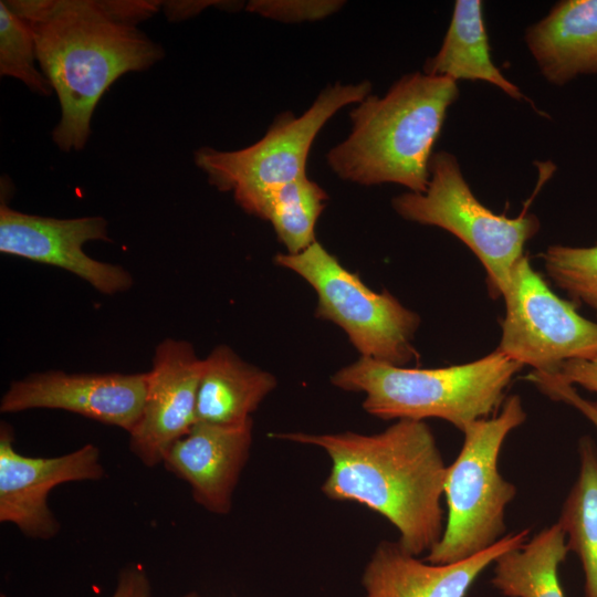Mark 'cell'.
I'll return each mask as SVG.
<instances>
[{"mask_svg": "<svg viewBox=\"0 0 597 597\" xmlns=\"http://www.w3.org/2000/svg\"><path fill=\"white\" fill-rule=\"evenodd\" d=\"M36 63V45L29 24L1 0L0 75L22 82L32 93L50 96L53 87Z\"/></svg>", "mask_w": 597, "mask_h": 597, "instance_id": "obj_22", "label": "cell"}, {"mask_svg": "<svg viewBox=\"0 0 597 597\" xmlns=\"http://www.w3.org/2000/svg\"><path fill=\"white\" fill-rule=\"evenodd\" d=\"M541 256L552 282L597 315V243L590 247L554 244Z\"/></svg>", "mask_w": 597, "mask_h": 597, "instance_id": "obj_23", "label": "cell"}, {"mask_svg": "<svg viewBox=\"0 0 597 597\" xmlns=\"http://www.w3.org/2000/svg\"><path fill=\"white\" fill-rule=\"evenodd\" d=\"M579 473L558 520L568 551L580 559L585 597H597V448L584 437L579 441Z\"/></svg>", "mask_w": 597, "mask_h": 597, "instance_id": "obj_20", "label": "cell"}, {"mask_svg": "<svg viewBox=\"0 0 597 597\" xmlns=\"http://www.w3.org/2000/svg\"><path fill=\"white\" fill-rule=\"evenodd\" d=\"M181 597H200V596L197 593L191 591V593H187V594L182 595Z\"/></svg>", "mask_w": 597, "mask_h": 597, "instance_id": "obj_29", "label": "cell"}, {"mask_svg": "<svg viewBox=\"0 0 597 597\" xmlns=\"http://www.w3.org/2000/svg\"><path fill=\"white\" fill-rule=\"evenodd\" d=\"M145 387L146 373L69 374L48 370L12 381L1 398L0 411L61 409L129 433L140 417Z\"/></svg>", "mask_w": 597, "mask_h": 597, "instance_id": "obj_13", "label": "cell"}, {"mask_svg": "<svg viewBox=\"0 0 597 597\" xmlns=\"http://www.w3.org/2000/svg\"><path fill=\"white\" fill-rule=\"evenodd\" d=\"M103 476L100 450L94 444L59 457H27L14 448L13 429L1 422L0 522L15 525L25 536L50 540L59 533L60 524L48 504L53 488Z\"/></svg>", "mask_w": 597, "mask_h": 597, "instance_id": "obj_11", "label": "cell"}, {"mask_svg": "<svg viewBox=\"0 0 597 597\" xmlns=\"http://www.w3.org/2000/svg\"><path fill=\"white\" fill-rule=\"evenodd\" d=\"M274 263L300 275L317 295L315 315L347 335L360 357L405 367L419 357L413 346L420 316L387 290L375 292L318 241Z\"/></svg>", "mask_w": 597, "mask_h": 597, "instance_id": "obj_8", "label": "cell"}, {"mask_svg": "<svg viewBox=\"0 0 597 597\" xmlns=\"http://www.w3.org/2000/svg\"><path fill=\"white\" fill-rule=\"evenodd\" d=\"M4 1L33 33L38 63L61 108L52 139L65 153L86 146L96 105L115 81L165 57L164 48L139 28L163 1Z\"/></svg>", "mask_w": 597, "mask_h": 597, "instance_id": "obj_1", "label": "cell"}, {"mask_svg": "<svg viewBox=\"0 0 597 597\" xmlns=\"http://www.w3.org/2000/svg\"><path fill=\"white\" fill-rule=\"evenodd\" d=\"M429 174L426 191L395 197L394 210L408 221L438 227L458 238L481 262L490 296L502 297L526 242L540 230L538 218L526 210L509 218L483 206L450 153H433Z\"/></svg>", "mask_w": 597, "mask_h": 597, "instance_id": "obj_7", "label": "cell"}, {"mask_svg": "<svg viewBox=\"0 0 597 597\" xmlns=\"http://www.w3.org/2000/svg\"><path fill=\"white\" fill-rule=\"evenodd\" d=\"M458 97L455 81L423 72L401 76L384 96L370 93L352 109L350 133L327 153L328 167L362 186L425 192L433 146Z\"/></svg>", "mask_w": 597, "mask_h": 597, "instance_id": "obj_3", "label": "cell"}, {"mask_svg": "<svg viewBox=\"0 0 597 597\" xmlns=\"http://www.w3.org/2000/svg\"><path fill=\"white\" fill-rule=\"evenodd\" d=\"M253 420L222 426L197 421L177 440L164 463L186 481L198 504L209 512L227 514L252 444Z\"/></svg>", "mask_w": 597, "mask_h": 597, "instance_id": "obj_15", "label": "cell"}, {"mask_svg": "<svg viewBox=\"0 0 597 597\" xmlns=\"http://www.w3.org/2000/svg\"><path fill=\"white\" fill-rule=\"evenodd\" d=\"M203 358L191 343L166 338L146 373L140 417L129 432V447L147 467L164 462L171 446L197 422V395Z\"/></svg>", "mask_w": 597, "mask_h": 597, "instance_id": "obj_12", "label": "cell"}, {"mask_svg": "<svg viewBox=\"0 0 597 597\" xmlns=\"http://www.w3.org/2000/svg\"><path fill=\"white\" fill-rule=\"evenodd\" d=\"M528 536V528L507 534L489 549L452 564L422 562L398 542L383 541L365 567L362 584L366 597H467L484 569Z\"/></svg>", "mask_w": 597, "mask_h": 597, "instance_id": "obj_14", "label": "cell"}, {"mask_svg": "<svg viewBox=\"0 0 597 597\" xmlns=\"http://www.w3.org/2000/svg\"><path fill=\"white\" fill-rule=\"evenodd\" d=\"M112 597H150V584L146 574L136 567L124 569Z\"/></svg>", "mask_w": 597, "mask_h": 597, "instance_id": "obj_28", "label": "cell"}, {"mask_svg": "<svg viewBox=\"0 0 597 597\" xmlns=\"http://www.w3.org/2000/svg\"><path fill=\"white\" fill-rule=\"evenodd\" d=\"M276 387L275 377L243 360L232 348L218 345L203 358L197 395V421L232 426L252 419Z\"/></svg>", "mask_w": 597, "mask_h": 597, "instance_id": "obj_17", "label": "cell"}, {"mask_svg": "<svg viewBox=\"0 0 597 597\" xmlns=\"http://www.w3.org/2000/svg\"><path fill=\"white\" fill-rule=\"evenodd\" d=\"M326 191L307 175L273 189L258 218L269 221L286 253L296 254L316 240V222L325 208Z\"/></svg>", "mask_w": 597, "mask_h": 597, "instance_id": "obj_21", "label": "cell"}, {"mask_svg": "<svg viewBox=\"0 0 597 597\" xmlns=\"http://www.w3.org/2000/svg\"><path fill=\"white\" fill-rule=\"evenodd\" d=\"M522 368L498 348L473 362L439 368H408L359 357L338 369L331 381L342 390L364 394L363 408L376 418H438L462 432L468 425L498 413Z\"/></svg>", "mask_w": 597, "mask_h": 597, "instance_id": "obj_4", "label": "cell"}, {"mask_svg": "<svg viewBox=\"0 0 597 597\" xmlns=\"http://www.w3.org/2000/svg\"><path fill=\"white\" fill-rule=\"evenodd\" d=\"M525 42L543 76L564 85L597 75V0H564L532 24Z\"/></svg>", "mask_w": 597, "mask_h": 597, "instance_id": "obj_16", "label": "cell"}, {"mask_svg": "<svg viewBox=\"0 0 597 597\" xmlns=\"http://www.w3.org/2000/svg\"><path fill=\"white\" fill-rule=\"evenodd\" d=\"M525 379L533 383L548 398L576 408L597 428V401L583 398L575 386L559 383L536 371H531Z\"/></svg>", "mask_w": 597, "mask_h": 597, "instance_id": "obj_25", "label": "cell"}, {"mask_svg": "<svg viewBox=\"0 0 597 597\" xmlns=\"http://www.w3.org/2000/svg\"><path fill=\"white\" fill-rule=\"evenodd\" d=\"M568 552L556 522L498 557L491 583L506 597H565L558 568Z\"/></svg>", "mask_w": 597, "mask_h": 597, "instance_id": "obj_19", "label": "cell"}, {"mask_svg": "<svg viewBox=\"0 0 597 597\" xmlns=\"http://www.w3.org/2000/svg\"><path fill=\"white\" fill-rule=\"evenodd\" d=\"M272 437L323 449L332 462L323 493L381 514L398 530V543L408 554L428 553L440 540L448 467L425 421L400 419L375 434L281 432Z\"/></svg>", "mask_w": 597, "mask_h": 597, "instance_id": "obj_2", "label": "cell"}, {"mask_svg": "<svg viewBox=\"0 0 597 597\" xmlns=\"http://www.w3.org/2000/svg\"><path fill=\"white\" fill-rule=\"evenodd\" d=\"M370 92L368 81L329 84L302 115L280 114L256 143L232 151L200 147L195 151V164L211 186L231 192L243 211L258 218L269 192L307 175L310 150L324 125Z\"/></svg>", "mask_w": 597, "mask_h": 597, "instance_id": "obj_6", "label": "cell"}, {"mask_svg": "<svg viewBox=\"0 0 597 597\" xmlns=\"http://www.w3.org/2000/svg\"><path fill=\"white\" fill-rule=\"evenodd\" d=\"M344 3L341 0H252L245 4V10L284 23H300L332 15Z\"/></svg>", "mask_w": 597, "mask_h": 597, "instance_id": "obj_24", "label": "cell"}, {"mask_svg": "<svg viewBox=\"0 0 597 597\" xmlns=\"http://www.w3.org/2000/svg\"><path fill=\"white\" fill-rule=\"evenodd\" d=\"M480 0H457L443 42L429 57L423 73L458 80L484 81L515 100L521 90L493 63Z\"/></svg>", "mask_w": 597, "mask_h": 597, "instance_id": "obj_18", "label": "cell"}, {"mask_svg": "<svg viewBox=\"0 0 597 597\" xmlns=\"http://www.w3.org/2000/svg\"><path fill=\"white\" fill-rule=\"evenodd\" d=\"M95 240L111 241L103 217L59 219L29 214L1 200V253L63 269L104 294L129 290L133 277L126 269L85 253L84 244Z\"/></svg>", "mask_w": 597, "mask_h": 597, "instance_id": "obj_10", "label": "cell"}, {"mask_svg": "<svg viewBox=\"0 0 597 597\" xmlns=\"http://www.w3.org/2000/svg\"><path fill=\"white\" fill-rule=\"evenodd\" d=\"M541 374V373H540ZM563 384L580 386L597 394V356L564 363L554 375H546Z\"/></svg>", "mask_w": 597, "mask_h": 597, "instance_id": "obj_26", "label": "cell"}, {"mask_svg": "<svg viewBox=\"0 0 597 597\" xmlns=\"http://www.w3.org/2000/svg\"><path fill=\"white\" fill-rule=\"evenodd\" d=\"M502 354L533 371L554 375L573 359L597 356V322L561 298L524 254L514 265L502 296Z\"/></svg>", "mask_w": 597, "mask_h": 597, "instance_id": "obj_9", "label": "cell"}, {"mask_svg": "<svg viewBox=\"0 0 597 597\" xmlns=\"http://www.w3.org/2000/svg\"><path fill=\"white\" fill-rule=\"evenodd\" d=\"M211 6L237 11L245 4L238 1H163L161 8L169 21L178 22L192 18Z\"/></svg>", "mask_w": 597, "mask_h": 597, "instance_id": "obj_27", "label": "cell"}, {"mask_svg": "<svg viewBox=\"0 0 597 597\" xmlns=\"http://www.w3.org/2000/svg\"><path fill=\"white\" fill-rule=\"evenodd\" d=\"M526 420L517 395L505 399L500 411L463 430V444L447 468L443 495L447 517L440 540L426 562L452 564L495 545L505 536V511L516 488L499 471V455L511 431Z\"/></svg>", "mask_w": 597, "mask_h": 597, "instance_id": "obj_5", "label": "cell"}]
</instances>
